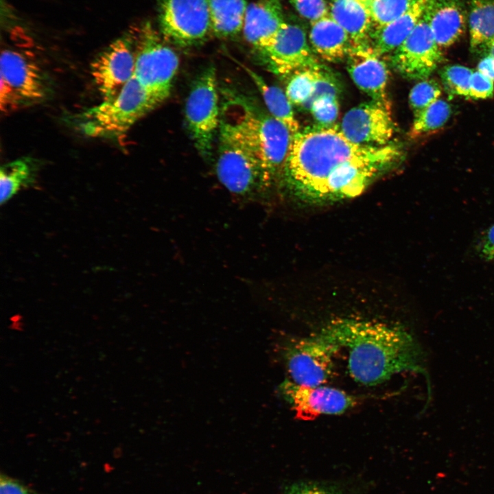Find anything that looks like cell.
Returning a JSON list of instances; mask_svg holds the SVG:
<instances>
[{
    "mask_svg": "<svg viewBox=\"0 0 494 494\" xmlns=\"http://www.w3.org/2000/svg\"><path fill=\"white\" fill-rule=\"evenodd\" d=\"M400 144H357L333 126L307 128L294 134L284 167L288 188L311 202L336 201L361 193L403 157Z\"/></svg>",
    "mask_w": 494,
    "mask_h": 494,
    "instance_id": "cell-1",
    "label": "cell"
},
{
    "mask_svg": "<svg viewBox=\"0 0 494 494\" xmlns=\"http://www.w3.org/2000/svg\"><path fill=\"white\" fill-rule=\"evenodd\" d=\"M319 333L339 350H346L349 372L363 385L376 386L397 373L420 368V349L401 327L370 320L338 318Z\"/></svg>",
    "mask_w": 494,
    "mask_h": 494,
    "instance_id": "cell-2",
    "label": "cell"
},
{
    "mask_svg": "<svg viewBox=\"0 0 494 494\" xmlns=\"http://www.w3.org/2000/svg\"><path fill=\"white\" fill-rule=\"evenodd\" d=\"M223 106L254 152L267 187L283 170L294 134L272 115L257 110L240 97Z\"/></svg>",
    "mask_w": 494,
    "mask_h": 494,
    "instance_id": "cell-3",
    "label": "cell"
},
{
    "mask_svg": "<svg viewBox=\"0 0 494 494\" xmlns=\"http://www.w3.org/2000/svg\"><path fill=\"white\" fill-rule=\"evenodd\" d=\"M161 103L133 76L114 97L76 117V126L93 138H117Z\"/></svg>",
    "mask_w": 494,
    "mask_h": 494,
    "instance_id": "cell-4",
    "label": "cell"
},
{
    "mask_svg": "<svg viewBox=\"0 0 494 494\" xmlns=\"http://www.w3.org/2000/svg\"><path fill=\"white\" fill-rule=\"evenodd\" d=\"M215 172L231 192L243 197L266 187L259 161L232 119L222 111Z\"/></svg>",
    "mask_w": 494,
    "mask_h": 494,
    "instance_id": "cell-5",
    "label": "cell"
},
{
    "mask_svg": "<svg viewBox=\"0 0 494 494\" xmlns=\"http://www.w3.org/2000/svg\"><path fill=\"white\" fill-rule=\"evenodd\" d=\"M134 39L136 60L134 76L162 103L170 94L173 80L179 67L178 56L162 40L148 22L139 28Z\"/></svg>",
    "mask_w": 494,
    "mask_h": 494,
    "instance_id": "cell-6",
    "label": "cell"
},
{
    "mask_svg": "<svg viewBox=\"0 0 494 494\" xmlns=\"http://www.w3.org/2000/svg\"><path fill=\"white\" fill-rule=\"evenodd\" d=\"M185 117L197 150L203 157H209L221 117L216 71L213 67L204 69L194 80L187 98Z\"/></svg>",
    "mask_w": 494,
    "mask_h": 494,
    "instance_id": "cell-7",
    "label": "cell"
},
{
    "mask_svg": "<svg viewBox=\"0 0 494 494\" xmlns=\"http://www.w3.org/2000/svg\"><path fill=\"white\" fill-rule=\"evenodd\" d=\"M278 346L290 380L307 386L322 385L328 381L333 373V356L339 351L319 332L285 339Z\"/></svg>",
    "mask_w": 494,
    "mask_h": 494,
    "instance_id": "cell-8",
    "label": "cell"
},
{
    "mask_svg": "<svg viewBox=\"0 0 494 494\" xmlns=\"http://www.w3.org/2000/svg\"><path fill=\"white\" fill-rule=\"evenodd\" d=\"M0 106L8 113L43 101L48 95L43 72L21 53L10 49L0 58Z\"/></svg>",
    "mask_w": 494,
    "mask_h": 494,
    "instance_id": "cell-9",
    "label": "cell"
},
{
    "mask_svg": "<svg viewBox=\"0 0 494 494\" xmlns=\"http://www.w3.org/2000/svg\"><path fill=\"white\" fill-rule=\"evenodd\" d=\"M158 19L163 37L180 47L198 43L211 30L207 0H161Z\"/></svg>",
    "mask_w": 494,
    "mask_h": 494,
    "instance_id": "cell-10",
    "label": "cell"
},
{
    "mask_svg": "<svg viewBox=\"0 0 494 494\" xmlns=\"http://www.w3.org/2000/svg\"><path fill=\"white\" fill-rule=\"evenodd\" d=\"M259 52L270 71L281 76L307 69L325 68L298 25L285 22Z\"/></svg>",
    "mask_w": 494,
    "mask_h": 494,
    "instance_id": "cell-11",
    "label": "cell"
},
{
    "mask_svg": "<svg viewBox=\"0 0 494 494\" xmlns=\"http://www.w3.org/2000/svg\"><path fill=\"white\" fill-rule=\"evenodd\" d=\"M443 60L425 12L414 29L402 44L390 54L392 68L410 80L427 79Z\"/></svg>",
    "mask_w": 494,
    "mask_h": 494,
    "instance_id": "cell-12",
    "label": "cell"
},
{
    "mask_svg": "<svg viewBox=\"0 0 494 494\" xmlns=\"http://www.w3.org/2000/svg\"><path fill=\"white\" fill-rule=\"evenodd\" d=\"M135 60L134 33L115 40L93 60L91 76L104 100L116 96L134 76Z\"/></svg>",
    "mask_w": 494,
    "mask_h": 494,
    "instance_id": "cell-13",
    "label": "cell"
},
{
    "mask_svg": "<svg viewBox=\"0 0 494 494\" xmlns=\"http://www.w3.org/2000/svg\"><path fill=\"white\" fill-rule=\"evenodd\" d=\"M280 395L303 421L314 420L321 414H341L354 407L357 397L323 385L307 386L285 379L279 388Z\"/></svg>",
    "mask_w": 494,
    "mask_h": 494,
    "instance_id": "cell-14",
    "label": "cell"
},
{
    "mask_svg": "<svg viewBox=\"0 0 494 494\" xmlns=\"http://www.w3.org/2000/svg\"><path fill=\"white\" fill-rule=\"evenodd\" d=\"M340 129L357 144L388 145L392 143L395 132L390 105L371 100L355 106L344 115Z\"/></svg>",
    "mask_w": 494,
    "mask_h": 494,
    "instance_id": "cell-15",
    "label": "cell"
},
{
    "mask_svg": "<svg viewBox=\"0 0 494 494\" xmlns=\"http://www.w3.org/2000/svg\"><path fill=\"white\" fill-rule=\"evenodd\" d=\"M346 68L354 83L372 100L389 104L388 65L369 48L354 49L346 58Z\"/></svg>",
    "mask_w": 494,
    "mask_h": 494,
    "instance_id": "cell-16",
    "label": "cell"
},
{
    "mask_svg": "<svg viewBox=\"0 0 494 494\" xmlns=\"http://www.w3.org/2000/svg\"><path fill=\"white\" fill-rule=\"evenodd\" d=\"M285 23L281 0H257L247 8L242 31L246 40L259 51Z\"/></svg>",
    "mask_w": 494,
    "mask_h": 494,
    "instance_id": "cell-17",
    "label": "cell"
},
{
    "mask_svg": "<svg viewBox=\"0 0 494 494\" xmlns=\"http://www.w3.org/2000/svg\"><path fill=\"white\" fill-rule=\"evenodd\" d=\"M432 0H414L410 8L391 23L373 28L368 48L381 56L392 54L410 34Z\"/></svg>",
    "mask_w": 494,
    "mask_h": 494,
    "instance_id": "cell-18",
    "label": "cell"
},
{
    "mask_svg": "<svg viewBox=\"0 0 494 494\" xmlns=\"http://www.w3.org/2000/svg\"><path fill=\"white\" fill-rule=\"evenodd\" d=\"M426 13L435 41L440 48L450 47L464 34L466 13L459 0H432Z\"/></svg>",
    "mask_w": 494,
    "mask_h": 494,
    "instance_id": "cell-19",
    "label": "cell"
},
{
    "mask_svg": "<svg viewBox=\"0 0 494 494\" xmlns=\"http://www.w3.org/2000/svg\"><path fill=\"white\" fill-rule=\"evenodd\" d=\"M309 43L320 59L338 62L354 49L347 32L330 16L311 23Z\"/></svg>",
    "mask_w": 494,
    "mask_h": 494,
    "instance_id": "cell-20",
    "label": "cell"
},
{
    "mask_svg": "<svg viewBox=\"0 0 494 494\" xmlns=\"http://www.w3.org/2000/svg\"><path fill=\"white\" fill-rule=\"evenodd\" d=\"M329 16L349 34L354 49L368 48L373 29L371 17L357 0H331Z\"/></svg>",
    "mask_w": 494,
    "mask_h": 494,
    "instance_id": "cell-21",
    "label": "cell"
},
{
    "mask_svg": "<svg viewBox=\"0 0 494 494\" xmlns=\"http://www.w3.org/2000/svg\"><path fill=\"white\" fill-rule=\"evenodd\" d=\"M211 30L218 38L234 37L243 30L246 0H207Z\"/></svg>",
    "mask_w": 494,
    "mask_h": 494,
    "instance_id": "cell-22",
    "label": "cell"
},
{
    "mask_svg": "<svg viewBox=\"0 0 494 494\" xmlns=\"http://www.w3.org/2000/svg\"><path fill=\"white\" fill-rule=\"evenodd\" d=\"M468 23L472 51H489L494 40V0H471Z\"/></svg>",
    "mask_w": 494,
    "mask_h": 494,
    "instance_id": "cell-23",
    "label": "cell"
},
{
    "mask_svg": "<svg viewBox=\"0 0 494 494\" xmlns=\"http://www.w3.org/2000/svg\"><path fill=\"white\" fill-rule=\"evenodd\" d=\"M244 69L259 90L270 115L285 125L293 134L300 131V126L295 117L292 104L285 93L277 86L268 84L255 71L247 67Z\"/></svg>",
    "mask_w": 494,
    "mask_h": 494,
    "instance_id": "cell-24",
    "label": "cell"
},
{
    "mask_svg": "<svg viewBox=\"0 0 494 494\" xmlns=\"http://www.w3.org/2000/svg\"><path fill=\"white\" fill-rule=\"evenodd\" d=\"M38 164L34 159L25 157L4 164L0 169V198L3 204L23 187L36 180Z\"/></svg>",
    "mask_w": 494,
    "mask_h": 494,
    "instance_id": "cell-25",
    "label": "cell"
},
{
    "mask_svg": "<svg viewBox=\"0 0 494 494\" xmlns=\"http://www.w3.org/2000/svg\"><path fill=\"white\" fill-rule=\"evenodd\" d=\"M322 69H307L296 71L287 82L285 94L292 105L309 110L313 101L317 80Z\"/></svg>",
    "mask_w": 494,
    "mask_h": 494,
    "instance_id": "cell-26",
    "label": "cell"
},
{
    "mask_svg": "<svg viewBox=\"0 0 494 494\" xmlns=\"http://www.w3.org/2000/svg\"><path fill=\"white\" fill-rule=\"evenodd\" d=\"M451 113V106L447 102L437 99L414 117L410 137L416 138L438 130L447 122Z\"/></svg>",
    "mask_w": 494,
    "mask_h": 494,
    "instance_id": "cell-27",
    "label": "cell"
},
{
    "mask_svg": "<svg viewBox=\"0 0 494 494\" xmlns=\"http://www.w3.org/2000/svg\"><path fill=\"white\" fill-rule=\"evenodd\" d=\"M414 0H362L368 12L373 28L384 26L404 14Z\"/></svg>",
    "mask_w": 494,
    "mask_h": 494,
    "instance_id": "cell-28",
    "label": "cell"
},
{
    "mask_svg": "<svg viewBox=\"0 0 494 494\" xmlns=\"http://www.w3.org/2000/svg\"><path fill=\"white\" fill-rule=\"evenodd\" d=\"M473 71L462 65H447L440 71L444 89L451 96L469 97L470 82Z\"/></svg>",
    "mask_w": 494,
    "mask_h": 494,
    "instance_id": "cell-29",
    "label": "cell"
},
{
    "mask_svg": "<svg viewBox=\"0 0 494 494\" xmlns=\"http://www.w3.org/2000/svg\"><path fill=\"white\" fill-rule=\"evenodd\" d=\"M440 94L441 87L434 79L427 78L416 84L409 95V103L414 117L436 101Z\"/></svg>",
    "mask_w": 494,
    "mask_h": 494,
    "instance_id": "cell-30",
    "label": "cell"
},
{
    "mask_svg": "<svg viewBox=\"0 0 494 494\" xmlns=\"http://www.w3.org/2000/svg\"><path fill=\"white\" fill-rule=\"evenodd\" d=\"M309 110L318 126H333L339 113L338 95L327 93L320 95L311 102Z\"/></svg>",
    "mask_w": 494,
    "mask_h": 494,
    "instance_id": "cell-31",
    "label": "cell"
},
{
    "mask_svg": "<svg viewBox=\"0 0 494 494\" xmlns=\"http://www.w3.org/2000/svg\"><path fill=\"white\" fill-rule=\"evenodd\" d=\"M301 16L311 23L329 16V8L325 0H292Z\"/></svg>",
    "mask_w": 494,
    "mask_h": 494,
    "instance_id": "cell-32",
    "label": "cell"
},
{
    "mask_svg": "<svg viewBox=\"0 0 494 494\" xmlns=\"http://www.w3.org/2000/svg\"><path fill=\"white\" fill-rule=\"evenodd\" d=\"M285 494H344L333 486L315 482H301L292 484Z\"/></svg>",
    "mask_w": 494,
    "mask_h": 494,
    "instance_id": "cell-33",
    "label": "cell"
},
{
    "mask_svg": "<svg viewBox=\"0 0 494 494\" xmlns=\"http://www.w3.org/2000/svg\"><path fill=\"white\" fill-rule=\"evenodd\" d=\"M493 82L478 71L473 72L470 82L469 97L486 99L493 95Z\"/></svg>",
    "mask_w": 494,
    "mask_h": 494,
    "instance_id": "cell-34",
    "label": "cell"
},
{
    "mask_svg": "<svg viewBox=\"0 0 494 494\" xmlns=\"http://www.w3.org/2000/svg\"><path fill=\"white\" fill-rule=\"evenodd\" d=\"M477 251L483 259L494 262V224L487 228L480 237Z\"/></svg>",
    "mask_w": 494,
    "mask_h": 494,
    "instance_id": "cell-35",
    "label": "cell"
},
{
    "mask_svg": "<svg viewBox=\"0 0 494 494\" xmlns=\"http://www.w3.org/2000/svg\"><path fill=\"white\" fill-rule=\"evenodd\" d=\"M0 494H37L19 480L1 473Z\"/></svg>",
    "mask_w": 494,
    "mask_h": 494,
    "instance_id": "cell-36",
    "label": "cell"
},
{
    "mask_svg": "<svg viewBox=\"0 0 494 494\" xmlns=\"http://www.w3.org/2000/svg\"><path fill=\"white\" fill-rule=\"evenodd\" d=\"M478 71L494 82V57L489 54L484 56L478 64Z\"/></svg>",
    "mask_w": 494,
    "mask_h": 494,
    "instance_id": "cell-37",
    "label": "cell"
},
{
    "mask_svg": "<svg viewBox=\"0 0 494 494\" xmlns=\"http://www.w3.org/2000/svg\"><path fill=\"white\" fill-rule=\"evenodd\" d=\"M489 54L494 57V40L489 47Z\"/></svg>",
    "mask_w": 494,
    "mask_h": 494,
    "instance_id": "cell-38",
    "label": "cell"
},
{
    "mask_svg": "<svg viewBox=\"0 0 494 494\" xmlns=\"http://www.w3.org/2000/svg\"><path fill=\"white\" fill-rule=\"evenodd\" d=\"M357 1L360 2V1H362V0H357Z\"/></svg>",
    "mask_w": 494,
    "mask_h": 494,
    "instance_id": "cell-39",
    "label": "cell"
}]
</instances>
